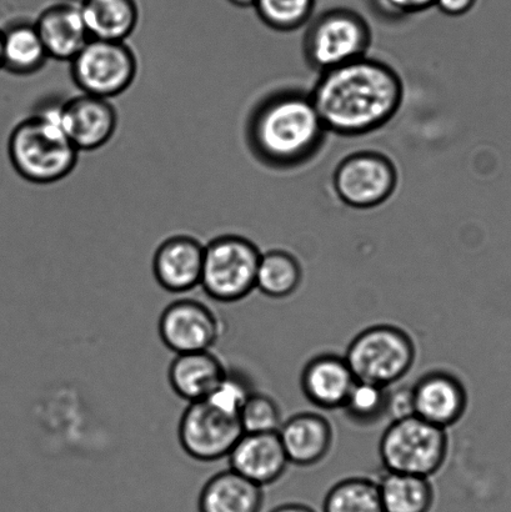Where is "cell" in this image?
Returning a JSON list of instances; mask_svg holds the SVG:
<instances>
[{"instance_id": "1", "label": "cell", "mask_w": 511, "mask_h": 512, "mask_svg": "<svg viewBox=\"0 0 511 512\" xmlns=\"http://www.w3.org/2000/svg\"><path fill=\"white\" fill-rule=\"evenodd\" d=\"M402 79L367 57L322 73L310 98L327 132L358 137L383 128L402 107Z\"/></svg>"}, {"instance_id": "2", "label": "cell", "mask_w": 511, "mask_h": 512, "mask_svg": "<svg viewBox=\"0 0 511 512\" xmlns=\"http://www.w3.org/2000/svg\"><path fill=\"white\" fill-rule=\"evenodd\" d=\"M327 133L310 95L282 92L264 99L250 115V149L269 167L287 169L312 159Z\"/></svg>"}, {"instance_id": "3", "label": "cell", "mask_w": 511, "mask_h": 512, "mask_svg": "<svg viewBox=\"0 0 511 512\" xmlns=\"http://www.w3.org/2000/svg\"><path fill=\"white\" fill-rule=\"evenodd\" d=\"M79 153L60 127L57 105L20 120L8 139L9 160L15 173L38 185L67 178L77 167Z\"/></svg>"}, {"instance_id": "4", "label": "cell", "mask_w": 511, "mask_h": 512, "mask_svg": "<svg viewBox=\"0 0 511 512\" xmlns=\"http://www.w3.org/2000/svg\"><path fill=\"white\" fill-rule=\"evenodd\" d=\"M344 358L355 379L392 388L412 370L417 348L407 331L379 324L360 331L350 341Z\"/></svg>"}, {"instance_id": "5", "label": "cell", "mask_w": 511, "mask_h": 512, "mask_svg": "<svg viewBox=\"0 0 511 512\" xmlns=\"http://www.w3.org/2000/svg\"><path fill=\"white\" fill-rule=\"evenodd\" d=\"M448 448L447 430L413 415L392 421L384 430L379 456L384 470L429 479L442 469Z\"/></svg>"}, {"instance_id": "6", "label": "cell", "mask_w": 511, "mask_h": 512, "mask_svg": "<svg viewBox=\"0 0 511 512\" xmlns=\"http://www.w3.org/2000/svg\"><path fill=\"white\" fill-rule=\"evenodd\" d=\"M260 252L240 235L225 234L205 244L202 281L204 293L214 301L230 304L255 290Z\"/></svg>"}, {"instance_id": "7", "label": "cell", "mask_w": 511, "mask_h": 512, "mask_svg": "<svg viewBox=\"0 0 511 512\" xmlns=\"http://www.w3.org/2000/svg\"><path fill=\"white\" fill-rule=\"evenodd\" d=\"M372 30L367 20L354 10L329 9L319 15L305 35L308 62L319 72L342 67L367 57Z\"/></svg>"}, {"instance_id": "8", "label": "cell", "mask_w": 511, "mask_h": 512, "mask_svg": "<svg viewBox=\"0 0 511 512\" xmlns=\"http://www.w3.org/2000/svg\"><path fill=\"white\" fill-rule=\"evenodd\" d=\"M137 74V55L125 42L89 39L70 62L80 93L109 100L127 92Z\"/></svg>"}, {"instance_id": "9", "label": "cell", "mask_w": 511, "mask_h": 512, "mask_svg": "<svg viewBox=\"0 0 511 512\" xmlns=\"http://www.w3.org/2000/svg\"><path fill=\"white\" fill-rule=\"evenodd\" d=\"M243 434L238 416L224 413L207 400L188 404L179 421V444L200 463L228 458Z\"/></svg>"}, {"instance_id": "10", "label": "cell", "mask_w": 511, "mask_h": 512, "mask_svg": "<svg viewBox=\"0 0 511 512\" xmlns=\"http://www.w3.org/2000/svg\"><path fill=\"white\" fill-rule=\"evenodd\" d=\"M334 189L355 209L379 207L392 197L398 172L392 160L375 152H360L342 160L334 173Z\"/></svg>"}, {"instance_id": "11", "label": "cell", "mask_w": 511, "mask_h": 512, "mask_svg": "<svg viewBox=\"0 0 511 512\" xmlns=\"http://www.w3.org/2000/svg\"><path fill=\"white\" fill-rule=\"evenodd\" d=\"M158 331L174 354L213 350L224 333L223 321L212 306L184 298L170 303L160 314Z\"/></svg>"}, {"instance_id": "12", "label": "cell", "mask_w": 511, "mask_h": 512, "mask_svg": "<svg viewBox=\"0 0 511 512\" xmlns=\"http://www.w3.org/2000/svg\"><path fill=\"white\" fill-rule=\"evenodd\" d=\"M60 127L79 152H94L114 137L118 114L109 99L80 93L57 105Z\"/></svg>"}, {"instance_id": "13", "label": "cell", "mask_w": 511, "mask_h": 512, "mask_svg": "<svg viewBox=\"0 0 511 512\" xmlns=\"http://www.w3.org/2000/svg\"><path fill=\"white\" fill-rule=\"evenodd\" d=\"M414 415L447 430L459 423L468 408L462 381L448 371L434 370L412 385Z\"/></svg>"}, {"instance_id": "14", "label": "cell", "mask_w": 511, "mask_h": 512, "mask_svg": "<svg viewBox=\"0 0 511 512\" xmlns=\"http://www.w3.org/2000/svg\"><path fill=\"white\" fill-rule=\"evenodd\" d=\"M205 244L192 235L178 234L160 243L153 256V274L160 288L172 294L189 293L202 281Z\"/></svg>"}, {"instance_id": "15", "label": "cell", "mask_w": 511, "mask_h": 512, "mask_svg": "<svg viewBox=\"0 0 511 512\" xmlns=\"http://www.w3.org/2000/svg\"><path fill=\"white\" fill-rule=\"evenodd\" d=\"M228 460L230 469L262 488L277 483L289 465L278 433H244Z\"/></svg>"}, {"instance_id": "16", "label": "cell", "mask_w": 511, "mask_h": 512, "mask_svg": "<svg viewBox=\"0 0 511 512\" xmlns=\"http://www.w3.org/2000/svg\"><path fill=\"white\" fill-rule=\"evenodd\" d=\"M355 381L344 356L320 354L304 366L300 388L309 403L318 409L342 410Z\"/></svg>"}, {"instance_id": "17", "label": "cell", "mask_w": 511, "mask_h": 512, "mask_svg": "<svg viewBox=\"0 0 511 512\" xmlns=\"http://www.w3.org/2000/svg\"><path fill=\"white\" fill-rule=\"evenodd\" d=\"M34 24L49 59L58 62H72L90 39L79 2L49 5L38 15Z\"/></svg>"}, {"instance_id": "18", "label": "cell", "mask_w": 511, "mask_h": 512, "mask_svg": "<svg viewBox=\"0 0 511 512\" xmlns=\"http://www.w3.org/2000/svg\"><path fill=\"white\" fill-rule=\"evenodd\" d=\"M289 464L313 466L327 458L332 449L334 431L325 416L299 413L283 421L278 430Z\"/></svg>"}, {"instance_id": "19", "label": "cell", "mask_w": 511, "mask_h": 512, "mask_svg": "<svg viewBox=\"0 0 511 512\" xmlns=\"http://www.w3.org/2000/svg\"><path fill=\"white\" fill-rule=\"evenodd\" d=\"M227 370L213 350L175 354L168 370L169 385L180 399L197 403L212 394Z\"/></svg>"}, {"instance_id": "20", "label": "cell", "mask_w": 511, "mask_h": 512, "mask_svg": "<svg viewBox=\"0 0 511 512\" xmlns=\"http://www.w3.org/2000/svg\"><path fill=\"white\" fill-rule=\"evenodd\" d=\"M262 486L228 469L215 474L199 494V512H260L263 508Z\"/></svg>"}, {"instance_id": "21", "label": "cell", "mask_w": 511, "mask_h": 512, "mask_svg": "<svg viewBox=\"0 0 511 512\" xmlns=\"http://www.w3.org/2000/svg\"><path fill=\"white\" fill-rule=\"evenodd\" d=\"M90 39L125 42L139 23L137 0H79Z\"/></svg>"}, {"instance_id": "22", "label": "cell", "mask_w": 511, "mask_h": 512, "mask_svg": "<svg viewBox=\"0 0 511 512\" xmlns=\"http://www.w3.org/2000/svg\"><path fill=\"white\" fill-rule=\"evenodd\" d=\"M2 29V69L17 77L37 74L48 62L34 22L18 19Z\"/></svg>"}, {"instance_id": "23", "label": "cell", "mask_w": 511, "mask_h": 512, "mask_svg": "<svg viewBox=\"0 0 511 512\" xmlns=\"http://www.w3.org/2000/svg\"><path fill=\"white\" fill-rule=\"evenodd\" d=\"M383 512H430L434 489L423 476L384 470L377 481Z\"/></svg>"}, {"instance_id": "24", "label": "cell", "mask_w": 511, "mask_h": 512, "mask_svg": "<svg viewBox=\"0 0 511 512\" xmlns=\"http://www.w3.org/2000/svg\"><path fill=\"white\" fill-rule=\"evenodd\" d=\"M302 280V265L293 254L270 250L260 256L255 289L268 298H288L298 290Z\"/></svg>"}, {"instance_id": "25", "label": "cell", "mask_w": 511, "mask_h": 512, "mask_svg": "<svg viewBox=\"0 0 511 512\" xmlns=\"http://www.w3.org/2000/svg\"><path fill=\"white\" fill-rule=\"evenodd\" d=\"M323 512H383L377 481L365 478L339 481L325 496Z\"/></svg>"}, {"instance_id": "26", "label": "cell", "mask_w": 511, "mask_h": 512, "mask_svg": "<svg viewBox=\"0 0 511 512\" xmlns=\"http://www.w3.org/2000/svg\"><path fill=\"white\" fill-rule=\"evenodd\" d=\"M388 389L384 386L355 381L342 410L354 423L373 425L387 416Z\"/></svg>"}, {"instance_id": "27", "label": "cell", "mask_w": 511, "mask_h": 512, "mask_svg": "<svg viewBox=\"0 0 511 512\" xmlns=\"http://www.w3.org/2000/svg\"><path fill=\"white\" fill-rule=\"evenodd\" d=\"M317 0H255L258 17L278 32H293L312 18Z\"/></svg>"}, {"instance_id": "28", "label": "cell", "mask_w": 511, "mask_h": 512, "mask_svg": "<svg viewBox=\"0 0 511 512\" xmlns=\"http://www.w3.org/2000/svg\"><path fill=\"white\" fill-rule=\"evenodd\" d=\"M238 419L244 433L248 434L278 433L283 424L277 401L255 390L240 409Z\"/></svg>"}, {"instance_id": "29", "label": "cell", "mask_w": 511, "mask_h": 512, "mask_svg": "<svg viewBox=\"0 0 511 512\" xmlns=\"http://www.w3.org/2000/svg\"><path fill=\"white\" fill-rule=\"evenodd\" d=\"M253 391L249 380L242 373L227 370L223 379L205 400L224 413L238 416L240 409Z\"/></svg>"}, {"instance_id": "30", "label": "cell", "mask_w": 511, "mask_h": 512, "mask_svg": "<svg viewBox=\"0 0 511 512\" xmlns=\"http://www.w3.org/2000/svg\"><path fill=\"white\" fill-rule=\"evenodd\" d=\"M414 415L412 386H399L388 389L387 416L392 421Z\"/></svg>"}, {"instance_id": "31", "label": "cell", "mask_w": 511, "mask_h": 512, "mask_svg": "<svg viewBox=\"0 0 511 512\" xmlns=\"http://www.w3.org/2000/svg\"><path fill=\"white\" fill-rule=\"evenodd\" d=\"M374 3L389 17L398 18L425 12L434 7L435 0H374Z\"/></svg>"}, {"instance_id": "32", "label": "cell", "mask_w": 511, "mask_h": 512, "mask_svg": "<svg viewBox=\"0 0 511 512\" xmlns=\"http://www.w3.org/2000/svg\"><path fill=\"white\" fill-rule=\"evenodd\" d=\"M477 0H435L434 7L449 17H460L474 8Z\"/></svg>"}, {"instance_id": "33", "label": "cell", "mask_w": 511, "mask_h": 512, "mask_svg": "<svg viewBox=\"0 0 511 512\" xmlns=\"http://www.w3.org/2000/svg\"><path fill=\"white\" fill-rule=\"evenodd\" d=\"M270 512H315V510L304 504H284Z\"/></svg>"}, {"instance_id": "34", "label": "cell", "mask_w": 511, "mask_h": 512, "mask_svg": "<svg viewBox=\"0 0 511 512\" xmlns=\"http://www.w3.org/2000/svg\"><path fill=\"white\" fill-rule=\"evenodd\" d=\"M228 2L238 8H253L255 4V0H228Z\"/></svg>"}, {"instance_id": "35", "label": "cell", "mask_w": 511, "mask_h": 512, "mask_svg": "<svg viewBox=\"0 0 511 512\" xmlns=\"http://www.w3.org/2000/svg\"><path fill=\"white\" fill-rule=\"evenodd\" d=\"M0 70H2V29H0Z\"/></svg>"}]
</instances>
